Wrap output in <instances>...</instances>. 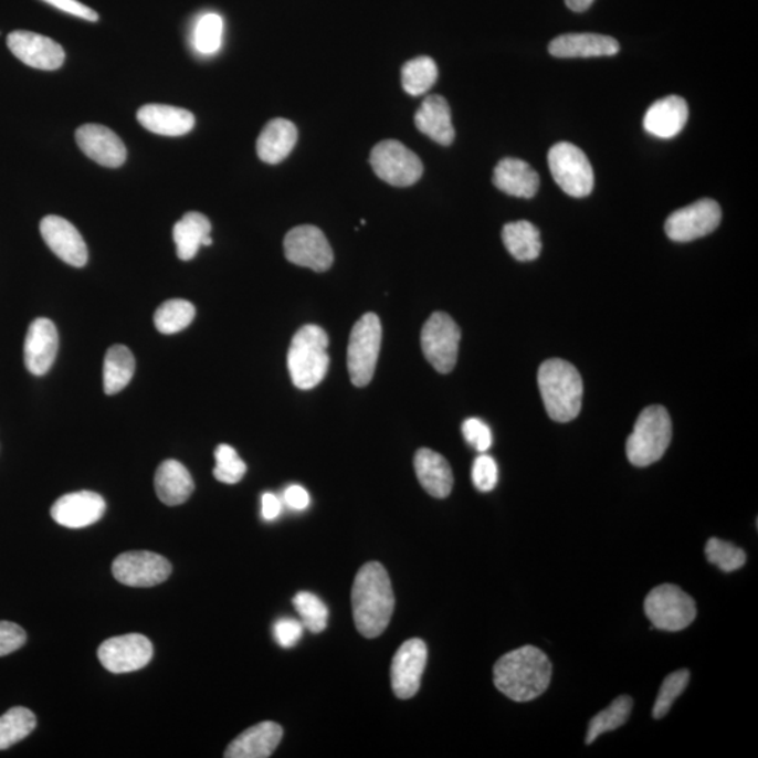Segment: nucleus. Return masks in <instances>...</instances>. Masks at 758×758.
I'll use <instances>...</instances> for the list:
<instances>
[{
	"label": "nucleus",
	"instance_id": "nucleus-17",
	"mask_svg": "<svg viewBox=\"0 0 758 758\" xmlns=\"http://www.w3.org/2000/svg\"><path fill=\"white\" fill-rule=\"evenodd\" d=\"M41 236L46 246L53 251L62 262L74 267L86 266L90 252L85 239L70 221L59 215L43 218L40 223Z\"/></svg>",
	"mask_w": 758,
	"mask_h": 758
},
{
	"label": "nucleus",
	"instance_id": "nucleus-12",
	"mask_svg": "<svg viewBox=\"0 0 758 758\" xmlns=\"http://www.w3.org/2000/svg\"><path fill=\"white\" fill-rule=\"evenodd\" d=\"M171 565L162 555L149 550H131L113 562V575L129 588H154L169 579Z\"/></svg>",
	"mask_w": 758,
	"mask_h": 758
},
{
	"label": "nucleus",
	"instance_id": "nucleus-18",
	"mask_svg": "<svg viewBox=\"0 0 758 758\" xmlns=\"http://www.w3.org/2000/svg\"><path fill=\"white\" fill-rule=\"evenodd\" d=\"M106 513V502L95 492L67 493L51 507V517L66 528H85L101 520Z\"/></svg>",
	"mask_w": 758,
	"mask_h": 758
},
{
	"label": "nucleus",
	"instance_id": "nucleus-35",
	"mask_svg": "<svg viewBox=\"0 0 758 758\" xmlns=\"http://www.w3.org/2000/svg\"><path fill=\"white\" fill-rule=\"evenodd\" d=\"M196 316L194 305L186 299H169L155 313V326L164 335H175L185 330Z\"/></svg>",
	"mask_w": 758,
	"mask_h": 758
},
{
	"label": "nucleus",
	"instance_id": "nucleus-48",
	"mask_svg": "<svg viewBox=\"0 0 758 758\" xmlns=\"http://www.w3.org/2000/svg\"><path fill=\"white\" fill-rule=\"evenodd\" d=\"M282 513V502L273 493H264L262 497V514L266 522H273Z\"/></svg>",
	"mask_w": 758,
	"mask_h": 758
},
{
	"label": "nucleus",
	"instance_id": "nucleus-20",
	"mask_svg": "<svg viewBox=\"0 0 758 758\" xmlns=\"http://www.w3.org/2000/svg\"><path fill=\"white\" fill-rule=\"evenodd\" d=\"M60 336L53 320L39 318L30 325L24 341V362L33 376H45L59 355Z\"/></svg>",
	"mask_w": 758,
	"mask_h": 758
},
{
	"label": "nucleus",
	"instance_id": "nucleus-21",
	"mask_svg": "<svg viewBox=\"0 0 758 758\" xmlns=\"http://www.w3.org/2000/svg\"><path fill=\"white\" fill-rule=\"evenodd\" d=\"M618 53L620 44L615 39L593 33L564 34L549 44V54L557 59H594Z\"/></svg>",
	"mask_w": 758,
	"mask_h": 758
},
{
	"label": "nucleus",
	"instance_id": "nucleus-29",
	"mask_svg": "<svg viewBox=\"0 0 758 758\" xmlns=\"http://www.w3.org/2000/svg\"><path fill=\"white\" fill-rule=\"evenodd\" d=\"M155 489L159 501L166 506H179L189 501L194 492V481L183 464L168 460L159 465L155 475Z\"/></svg>",
	"mask_w": 758,
	"mask_h": 758
},
{
	"label": "nucleus",
	"instance_id": "nucleus-14",
	"mask_svg": "<svg viewBox=\"0 0 758 758\" xmlns=\"http://www.w3.org/2000/svg\"><path fill=\"white\" fill-rule=\"evenodd\" d=\"M722 211L718 202L703 199L674 211L667 218L664 231L674 242H692L713 233L719 227Z\"/></svg>",
	"mask_w": 758,
	"mask_h": 758
},
{
	"label": "nucleus",
	"instance_id": "nucleus-43",
	"mask_svg": "<svg viewBox=\"0 0 758 758\" xmlns=\"http://www.w3.org/2000/svg\"><path fill=\"white\" fill-rule=\"evenodd\" d=\"M462 434H464L466 443L474 446L480 453H486L492 446L493 438L489 425L480 419L465 420L462 423Z\"/></svg>",
	"mask_w": 758,
	"mask_h": 758
},
{
	"label": "nucleus",
	"instance_id": "nucleus-26",
	"mask_svg": "<svg viewBox=\"0 0 758 758\" xmlns=\"http://www.w3.org/2000/svg\"><path fill=\"white\" fill-rule=\"evenodd\" d=\"M414 124L420 133L428 135L434 143L449 147L454 141L455 129L451 119V108L443 96L425 97L414 116Z\"/></svg>",
	"mask_w": 758,
	"mask_h": 758
},
{
	"label": "nucleus",
	"instance_id": "nucleus-23",
	"mask_svg": "<svg viewBox=\"0 0 758 758\" xmlns=\"http://www.w3.org/2000/svg\"><path fill=\"white\" fill-rule=\"evenodd\" d=\"M283 739V728L275 722H262L239 735L225 751L227 758H267Z\"/></svg>",
	"mask_w": 758,
	"mask_h": 758
},
{
	"label": "nucleus",
	"instance_id": "nucleus-10",
	"mask_svg": "<svg viewBox=\"0 0 758 758\" xmlns=\"http://www.w3.org/2000/svg\"><path fill=\"white\" fill-rule=\"evenodd\" d=\"M461 330L444 313H434L422 329V350L435 371L449 373L459 358Z\"/></svg>",
	"mask_w": 758,
	"mask_h": 758
},
{
	"label": "nucleus",
	"instance_id": "nucleus-8",
	"mask_svg": "<svg viewBox=\"0 0 758 758\" xmlns=\"http://www.w3.org/2000/svg\"><path fill=\"white\" fill-rule=\"evenodd\" d=\"M550 175L566 194L588 197L594 187V171L586 154L573 144L559 143L548 152Z\"/></svg>",
	"mask_w": 758,
	"mask_h": 758
},
{
	"label": "nucleus",
	"instance_id": "nucleus-11",
	"mask_svg": "<svg viewBox=\"0 0 758 758\" xmlns=\"http://www.w3.org/2000/svg\"><path fill=\"white\" fill-rule=\"evenodd\" d=\"M284 252L288 262L316 273L329 270L335 259L325 233L313 225L291 230L284 239Z\"/></svg>",
	"mask_w": 758,
	"mask_h": 758
},
{
	"label": "nucleus",
	"instance_id": "nucleus-39",
	"mask_svg": "<svg viewBox=\"0 0 758 758\" xmlns=\"http://www.w3.org/2000/svg\"><path fill=\"white\" fill-rule=\"evenodd\" d=\"M706 559L716 568L724 570L726 573L735 572V570L744 568L746 564V554L736 545L722 541L719 538H710L705 547Z\"/></svg>",
	"mask_w": 758,
	"mask_h": 758
},
{
	"label": "nucleus",
	"instance_id": "nucleus-49",
	"mask_svg": "<svg viewBox=\"0 0 758 758\" xmlns=\"http://www.w3.org/2000/svg\"><path fill=\"white\" fill-rule=\"evenodd\" d=\"M593 2L594 0H565L566 7L576 13L586 12Z\"/></svg>",
	"mask_w": 758,
	"mask_h": 758
},
{
	"label": "nucleus",
	"instance_id": "nucleus-16",
	"mask_svg": "<svg viewBox=\"0 0 758 758\" xmlns=\"http://www.w3.org/2000/svg\"><path fill=\"white\" fill-rule=\"evenodd\" d=\"M8 46L15 59L35 70L56 71L65 62V51L56 41L31 31H13L8 35Z\"/></svg>",
	"mask_w": 758,
	"mask_h": 758
},
{
	"label": "nucleus",
	"instance_id": "nucleus-1",
	"mask_svg": "<svg viewBox=\"0 0 758 758\" xmlns=\"http://www.w3.org/2000/svg\"><path fill=\"white\" fill-rule=\"evenodd\" d=\"M352 617L362 636L377 638L387 630L394 609L391 579L378 562H368L355 579L351 591Z\"/></svg>",
	"mask_w": 758,
	"mask_h": 758
},
{
	"label": "nucleus",
	"instance_id": "nucleus-13",
	"mask_svg": "<svg viewBox=\"0 0 758 758\" xmlns=\"http://www.w3.org/2000/svg\"><path fill=\"white\" fill-rule=\"evenodd\" d=\"M103 667L114 674L133 673L152 661L154 645L141 633L110 638L102 643L97 652Z\"/></svg>",
	"mask_w": 758,
	"mask_h": 758
},
{
	"label": "nucleus",
	"instance_id": "nucleus-46",
	"mask_svg": "<svg viewBox=\"0 0 758 758\" xmlns=\"http://www.w3.org/2000/svg\"><path fill=\"white\" fill-rule=\"evenodd\" d=\"M43 2L51 4V7L62 10L67 14L75 15L87 22H97L98 14L95 10L87 8L86 4L77 2V0H43Z\"/></svg>",
	"mask_w": 758,
	"mask_h": 758
},
{
	"label": "nucleus",
	"instance_id": "nucleus-41",
	"mask_svg": "<svg viewBox=\"0 0 758 758\" xmlns=\"http://www.w3.org/2000/svg\"><path fill=\"white\" fill-rule=\"evenodd\" d=\"M689 683V672L688 670H678L668 674L664 682L662 683L661 689H659L656 703L653 706L654 719H662L672 709L674 703H676L680 695L684 693Z\"/></svg>",
	"mask_w": 758,
	"mask_h": 758
},
{
	"label": "nucleus",
	"instance_id": "nucleus-25",
	"mask_svg": "<svg viewBox=\"0 0 758 758\" xmlns=\"http://www.w3.org/2000/svg\"><path fill=\"white\" fill-rule=\"evenodd\" d=\"M139 124L148 131L164 137H181L194 128L193 113L166 105H147L137 113Z\"/></svg>",
	"mask_w": 758,
	"mask_h": 758
},
{
	"label": "nucleus",
	"instance_id": "nucleus-30",
	"mask_svg": "<svg viewBox=\"0 0 758 758\" xmlns=\"http://www.w3.org/2000/svg\"><path fill=\"white\" fill-rule=\"evenodd\" d=\"M211 222L201 212H187L173 227V239L180 261L189 262L201 246H211Z\"/></svg>",
	"mask_w": 758,
	"mask_h": 758
},
{
	"label": "nucleus",
	"instance_id": "nucleus-3",
	"mask_svg": "<svg viewBox=\"0 0 758 758\" xmlns=\"http://www.w3.org/2000/svg\"><path fill=\"white\" fill-rule=\"evenodd\" d=\"M538 387L548 417L568 423L579 417L583 401V381L576 367L560 358H550L539 367Z\"/></svg>",
	"mask_w": 758,
	"mask_h": 758
},
{
	"label": "nucleus",
	"instance_id": "nucleus-47",
	"mask_svg": "<svg viewBox=\"0 0 758 758\" xmlns=\"http://www.w3.org/2000/svg\"><path fill=\"white\" fill-rule=\"evenodd\" d=\"M284 501L293 510L303 512L308 508L310 503L309 493L303 486L293 485L287 487L284 493Z\"/></svg>",
	"mask_w": 758,
	"mask_h": 758
},
{
	"label": "nucleus",
	"instance_id": "nucleus-6",
	"mask_svg": "<svg viewBox=\"0 0 758 758\" xmlns=\"http://www.w3.org/2000/svg\"><path fill=\"white\" fill-rule=\"evenodd\" d=\"M381 341L382 326L378 316L372 313L361 316L352 327L347 349V367L351 382L356 387L362 388L371 382L381 351Z\"/></svg>",
	"mask_w": 758,
	"mask_h": 758
},
{
	"label": "nucleus",
	"instance_id": "nucleus-42",
	"mask_svg": "<svg viewBox=\"0 0 758 758\" xmlns=\"http://www.w3.org/2000/svg\"><path fill=\"white\" fill-rule=\"evenodd\" d=\"M498 480L496 461L489 455H480L472 466V482L480 492H492Z\"/></svg>",
	"mask_w": 758,
	"mask_h": 758
},
{
	"label": "nucleus",
	"instance_id": "nucleus-44",
	"mask_svg": "<svg viewBox=\"0 0 758 758\" xmlns=\"http://www.w3.org/2000/svg\"><path fill=\"white\" fill-rule=\"evenodd\" d=\"M28 641V635L22 627L14 622L0 621V657L19 651Z\"/></svg>",
	"mask_w": 758,
	"mask_h": 758
},
{
	"label": "nucleus",
	"instance_id": "nucleus-45",
	"mask_svg": "<svg viewBox=\"0 0 758 758\" xmlns=\"http://www.w3.org/2000/svg\"><path fill=\"white\" fill-rule=\"evenodd\" d=\"M304 625L293 618H283L275 622L274 638L278 645L284 649L294 648L303 638Z\"/></svg>",
	"mask_w": 758,
	"mask_h": 758
},
{
	"label": "nucleus",
	"instance_id": "nucleus-15",
	"mask_svg": "<svg viewBox=\"0 0 758 758\" xmlns=\"http://www.w3.org/2000/svg\"><path fill=\"white\" fill-rule=\"evenodd\" d=\"M428 663V646L422 640H409L394 653L391 683L394 695L409 699L419 693Z\"/></svg>",
	"mask_w": 758,
	"mask_h": 758
},
{
	"label": "nucleus",
	"instance_id": "nucleus-22",
	"mask_svg": "<svg viewBox=\"0 0 758 758\" xmlns=\"http://www.w3.org/2000/svg\"><path fill=\"white\" fill-rule=\"evenodd\" d=\"M687 122V102L680 96H667L649 107L643 118V128L653 137L670 139L682 133Z\"/></svg>",
	"mask_w": 758,
	"mask_h": 758
},
{
	"label": "nucleus",
	"instance_id": "nucleus-33",
	"mask_svg": "<svg viewBox=\"0 0 758 758\" xmlns=\"http://www.w3.org/2000/svg\"><path fill=\"white\" fill-rule=\"evenodd\" d=\"M633 701L628 695H621L607 706L604 710L597 714L590 720L588 736H586V744L591 745L599 739L601 735L607 731L615 730L625 725L632 713Z\"/></svg>",
	"mask_w": 758,
	"mask_h": 758
},
{
	"label": "nucleus",
	"instance_id": "nucleus-7",
	"mask_svg": "<svg viewBox=\"0 0 758 758\" xmlns=\"http://www.w3.org/2000/svg\"><path fill=\"white\" fill-rule=\"evenodd\" d=\"M645 614L657 630L678 632L693 624L697 604L676 585H661L648 594Z\"/></svg>",
	"mask_w": 758,
	"mask_h": 758
},
{
	"label": "nucleus",
	"instance_id": "nucleus-32",
	"mask_svg": "<svg viewBox=\"0 0 758 758\" xmlns=\"http://www.w3.org/2000/svg\"><path fill=\"white\" fill-rule=\"evenodd\" d=\"M135 372L133 352L123 345H114L107 350L103 366V383L107 394L122 392L131 382Z\"/></svg>",
	"mask_w": 758,
	"mask_h": 758
},
{
	"label": "nucleus",
	"instance_id": "nucleus-28",
	"mask_svg": "<svg viewBox=\"0 0 758 758\" xmlns=\"http://www.w3.org/2000/svg\"><path fill=\"white\" fill-rule=\"evenodd\" d=\"M298 141V129L285 118H274L257 139V155L264 164L277 165L288 157Z\"/></svg>",
	"mask_w": 758,
	"mask_h": 758
},
{
	"label": "nucleus",
	"instance_id": "nucleus-5",
	"mask_svg": "<svg viewBox=\"0 0 758 758\" xmlns=\"http://www.w3.org/2000/svg\"><path fill=\"white\" fill-rule=\"evenodd\" d=\"M672 433V419L667 409L659 404L646 408L627 440L628 460L640 469L654 464L666 453Z\"/></svg>",
	"mask_w": 758,
	"mask_h": 758
},
{
	"label": "nucleus",
	"instance_id": "nucleus-27",
	"mask_svg": "<svg viewBox=\"0 0 758 758\" xmlns=\"http://www.w3.org/2000/svg\"><path fill=\"white\" fill-rule=\"evenodd\" d=\"M414 470L423 489L430 496L445 498L450 496L454 486L453 471L443 455L433 450H419L414 456Z\"/></svg>",
	"mask_w": 758,
	"mask_h": 758
},
{
	"label": "nucleus",
	"instance_id": "nucleus-24",
	"mask_svg": "<svg viewBox=\"0 0 758 758\" xmlns=\"http://www.w3.org/2000/svg\"><path fill=\"white\" fill-rule=\"evenodd\" d=\"M493 185L498 190L518 199H533L539 189V176L522 159L506 158L493 171Z\"/></svg>",
	"mask_w": 758,
	"mask_h": 758
},
{
	"label": "nucleus",
	"instance_id": "nucleus-31",
	"mask_svg": "<svg viewBox=\"0 0 758 758\" xmlns=\"http://www.w3.org/2000/svg\"><path fill=\"white\" fill-rule=\"evenodd\" d=\"M503 243L514 259L520 262L536 261L541 253V233L528 221L510 222L503 228Z\"/></svg>",
	"mask_w": 758,
	"mask_h": 758
},
{
	"label": "nucleus",
	"instance_id": "nucleus-19",
	"mask_svg": "<svg viewBox=\"0 0 758 758\" xmlns=\"http://www.w3.org/2000/svg\"><path fill=\"white\" fill-rule=\"evenodd\" d=\"M75 137L82 152L96 164L114 169L126 162V145L110 128L101 124H85L76 129Z\"/></svg>",
	"mask_w": 758,
	"mask_h": 758
},
{
	"label": "nucleus",
	"instance_id": "nucleus-38",
	"mask_svg": "<svg viewBox=\"0 0 758 758\" xmlns=\"http://www.w3.org/2000/svg\"><path fill=\"white\" fill-rule=\"evenodd\" d=\"M293 602L306 630L314 633L326 630L329 610L318 596L308 593V591H301L294 597Z\"/></svg>",
	"mask_w": 758,
	"mask_h": 758
},
{
	"label": "nucleus",
	"instance_id": "nucleus-2",
	"mask_svg": "<svg viewBox=\"0 0 758 758\" xmlns=\"http://www.w3.org/2000/svg\"><path fill=\"white\" fill-rule=\"evenodd\" d=\"M552 678V663L536 646H523L498 659L493 682L507 698L528 703L547 692Z\"/></svg>",
	"mask_w": 758,
	"mask_h": 758
},
{
	"label": "nucleus",
	"instance_id": "nucleus-40",
	"mask_svg": "<svg viewBox=\"0 0 758 758\" xmlns=\"http://www.w3.org/2000/svg\"><path fill=\"white\" fill-rule=\"evenodd\" d=\"M214 476L217 481L227 485H235L246 474V464L238 455L236 450L228 444H221L215 450Z\"/></svg>",
	"mask_w": 758,
	"mask_h": 758
},
{
	"label": "nucleus",
	"instance_id": "nucleus-9",
	"mask_svg": "<svg viewBox=\"0 0 758 758\" xmlns=\"http://www.w3.org/2000/svg\"><path fill=\"white\" fill-rule=\"evenodd\" d=\"M370 162L378 178L394 187L418 183L424 170L418 155L397 139L379 143L372 149Z\"/></svg>",
	"mask_w": 758,
	"mask_h": 758
},
{
	"label": "nucleus",
	"instance_id": "nucleus-37",
	"mask_svg": "<svg viewBox=\"0 0 758 758\" xmlns=\"http://www.w3.org/2000/svg\"><path fill=\"white\" fill-rule=\"evenodd\" d=\"M223 38V20L220 14L206 13L197 20L193 44L202 55H212L220 51Z\"/></svg>",
	"mask_w": 758,
	"mask_h": 758
},
{
	"label": "nucleus",
	"instance_id": "nucleus-36",
	"mask_svg": "<svg viewBox=\"0 0 758 758\" xmlns=\"http://www.w3.org/2000/svg\"><path fill=\"white\" fill-rule=\"evenodd\" d=\"M439 70L430 56H419L407 62L402 67V85L404 92L412 96L424 95L438 82Z\"/></svg>",
	"mask_w": 758,
	"mask_h": 758
},
{
	"label": "nucleus",
	"instance_id": "nucleus-34",
	"mask_svg": "<svg viewBox=\"0 0 758 758\" xmlns=\"http://www.w3.org/2000/svg\"><path fill=\"white\" fill-rule=\"evenodd\" d=\"M38 718L24 706H14L0 716V750L19 744L35 729Z\"/></svg>",
	"mask_w": 758,
	"mask_h": 758
},
{
	"label": "nucleus",
	"instance_id": "nucleus-4",
	"mask_svg": "<svg viewBox=\"0 0 758 758\" xmlns=\"http://www.w3.org/2000/svg\"><path fill=\"white\" fill-rule=\"evenodd\" d=\"M327 346L329 337L319 326L306 325L294 335L287 362L295 387L308 391L324 381L330 362Z\"/></svg>",
	"mask_w": 758,
	"mask_h": 758
}]
</instances>
